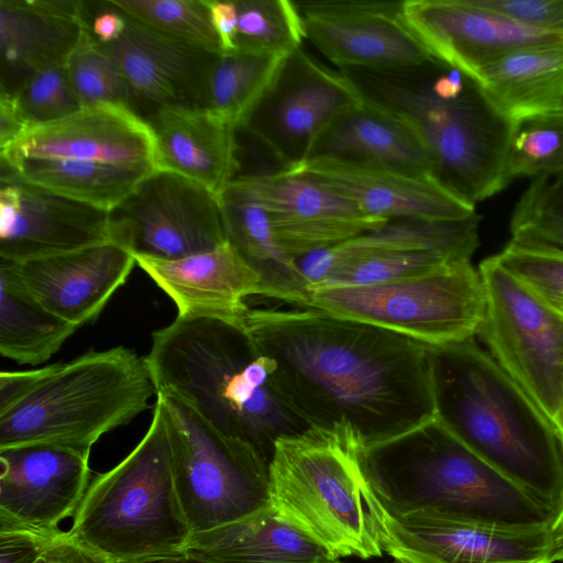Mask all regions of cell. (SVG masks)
Segmentation results:
<instances>
[{
    "instance_id": "8fae6325",
    "label": "cell",
    "mask_w": 563,
    "mask_h": 563,
    "mask_svg": "<svg viewBox=\"0 0 563 563\" xmlns=\"http://www.w3.org/2000/svg\"><path fill=\"white\" fill-rule=\"evenodd\" d=\"M488 353L552 421L563 399V314L494 256L479 265Z\"/></svg>"
},
{
    "instance_id": "7dc6e473",
    "label": "cell",
    "mask_w": 563,
    "mask_h": 563,
    "mask_svg": "<svg viewBox=\"0 0 563 563\" xmlns=\"http://www.w3.org/2000/svg\"><path fill=\"white\" fill-rule=\"evenodd\" d=\"M29 129L14 96L0 92V152L12 145Z\"/></svg>"
},
{
    "instance_id": "60d3db41",
    "label": "cell",
    "mask_w": 563,
    "mask_h": 563,
    "mask_svg": "<svg viewBox=\"0 0 563 563\" xmlns=\"http://www.w3.org/2000/svg\"><path fill=\"white\" fill-rule=\"evenodd\" d=\"M494 258L549 303L563 299V252L509 241Z\"/></svg>"
},
{
    "instance_id": "e0dca14e",
    "label": "cell",
    "mask_w": 563,
    "mask_h": 563,
    "mask_svg": "<svg viewBox=\"0 0 563 563\" xmlns=\"http://www.w3.org/2000/svg\"><path fill=\"white\" fill-rule=\"evenodd\" d=\"M382 548L400 563H552L550 527L510 528L382 507Z\"/></svg>"
},
{
    "instance_id": "74e56055",
    "label": "cell",
    "mask_w": 563,
    "mask_h": 563,
    "mask_svg": "<svg viewBox=\"0 0 563 563\" xmlns=\"http://www.w3.org/2000/svg\"><path fill=\"white\" fill-rule=\"evenodd\" d=\"M512 242L563 252V172L537 177L517 202Z\"/></svg>"
},
{
    "instance_id": "4fadbf2b",
    "label": "cell",
    "mask_w": 563,
    "mask_h": 563,
    "mask_svg": "<svg viewBox=\"0 0 563 563\" xmlns=\"http://www.w3.org/2000/svg\"><path fill=\"white\" fill-rule=\"evenodd\" d=\"M109 213L112 241L133 256L173 261L228 241L221 198L168 170L154 168Z\"/></svg>"
},
{
    "instance_id": "f1b7e54d",
    "label": "cell",
    "mask_w": 563,
    "mask_h": 563,
    "mask_svg": "<svg viewBox=\"0 0 563 563\" xmlns=\"http://www.w3.org/2000/svg\"><path fill=\"white\" fill-rule=\"evenodd\" d=\"M86 30L33 0H0V92L14 95L35 73L65 64Z\"/></svg>"
},
{
    "instance_id": "d6a6232c",
    "label": "cell",
    "mask_w": 563,
    "mask_h": 563,
    "mask_svg": "<svg viewBox=\"0 0 563 563\" xmlns=\"http://www.w3.org/2000/svg\"><path fill=\"white\" fill-rule=\"evenodd\" d=\"M0 354L19 364L46 362L79 328L60 319L0 273Z\"/></svg>"
},
{
    "instance_id": "d590c367",
    "label": "cell",
    "mask_w": 563,
    "mask_h": 563,
    "mask_svg": "<svg viewBox=\"0 0 563 563\" xmlns=\"http://www.w3.org/2000/svg\"><path fill=\"white\" fill-rule=\"evenodd\" d=\"M128 18L173 41L221 53L207 0H108Z\"/></svg>"
},
{
    "instance_id": "836d02e7",
    "label": "cell",
    "mask_w": 563,
    "mask_h": 563,
    "mask_svg": "<svg viewBox=\"0 0 563 563\" xmlns=\"http://www.w3.org/2000/svg\"><path fill=\"white\" fill-rule=\"evenodd\" d=\"M283 59L284 57L221 52L209 77L207 109L228 120L239 131Z\"/></svg>"
},
{
    "instance_id": "4dcf8cb0",
    "label": "cell",
    "mask_w": 563,
    "mask_h": 563,
    "mask_svg": "<svg viewBox=\"0 0 563 563\" xmlns=\"http://www.w3.org/2000/svg\"><path fill=\"white\" fill-rule=\"evenodd\" d=\"M221 205L227 240L260 276L262 296L305 307L311 284L278 244L265 209L231 184L221 195Z\"/></svg>"
},
{
    "instance_id": "3957f363",
    "label": "cell",
    "mask_w": 563,
    "mask_h": 563,
    "mask_svg": "<svg viewBox=\"0 0 563 563\" xmlns=\"http://www.w3.org/2000/svg\"><path fill=\"white\" fill-rule=\"evenodd\" d=\"M429 352L437 418L558 516L563 440L553 421L474 339L429 346Z\"/></svg>"
},
{
    "instance_id": "9a60e30c",
    "label": "cell",
    "mask_w": 563,
    "mask_h": 563,
    "mask_svg": "<svg viewBox=\"0 0 563 563\" xmlns=\"http://www.w3.org/2000/svg\"><path fill=\"white\" fill-rule=\"evenodd\" d=\"M305 38L340 69H396L432 56L402 16V1H294Z\"/></svg>"
},
{
    "instance_id": "52a82bcc",
    "label": "cell",
    "mask_w": 563,
    "mask_h": 563,
    "mask_svg": "<svg viewBox=\"0 0 563 563\" xmlns=\"http://www.w3.org/2000/svg\"><path fill=\"white\" fill-rule=\"evenodd\" d=\"M351 429L310 428L275 442L271 505L339 558H379L382 505L363 474Z\"/></svg>"
},
{
    "instance_id": "7a4b0ae2",
    "label": "cell",
    "mask_w": 563,
    "mask_h": 563,
    "mask_svg": "<svg viewBox=\"0 0 563 563\" xmlns=\"http://www.w3.org/2000/svg\"><path fill=\"white\" fill-rule=\"evenodd\" d=\"M362 100L409 128L434 165V179L475 206L505 188L512 129L481 84L434 57L396 69H340Z\"/></svg>"
},
{
    "instance_id": "30bf717a",
    "label": "cell",
    "mask_w": 563,
    "mask_h": 563,
    "mask_svg": "<svg viewBox=\"0 0 563 563\" xmlns=\"http://www.w3.org/2000/svg\"><path fill=\"white\" fill-rule=\"evenodd\" d=\"M169 437L176 493L192 533L271 506L268 465L247 443L228 437L190 405L158 391Z\"/></svg>"
},
{
    "instance_id": "816d5d0a",
    "label": "cell",
    "mask_w": 563,
    "mask_h": 563,
    "mask_svg": "<svg viewBox=\"0 0 563 563\" xmlns=\"http://www.w3.org/2000/svg\"><path fill=\"white\" fill-rule=\"evenodd\" d=\"M550 305L553 306L556 310H559L563 314V299H560Z\"/></svg>"
},
{
    "instance_id": "5bb4252c",
    "label": "cell",
    "mask_w": 563,
    "mask_h": 563,
    "mask_svg": "<svg viewBox=\"0 0 563 563\" xmlns=\"http://www.w3.org/2000/svg\"><path fill=\"white\" fill-rule=\"evenodd\" d=\"M361 101L341 70L321 64L301 45L284 57L239 131L268 150L279 168L289 169L308 158L318 135L339 114Z\"/></svg>"
},
{
    "instance_id": "5b68a950",
    "label": "cell",
    "mask_w": 563,
    "mask_h": 563,
    "mask_svg": "<svg viewBox=\"0 0 563 563\" xmlns=\"http://www.w3.org/2000/svg\"><path fill=\"white\" fill-rule=\"evenodd\" d=\"M363 474L389 514L510 528L551 527L556 515L461 442L437 418L360 450Z\"/></svg>"
},
{
    "instance_id": "ee69618b",
    "label": "cell",
    "mask_w": 563,
    "mask_h": 563,
    "mask_svg": "<svg viewBox=\"0 0 563 563\" xmlns=\"http://www.w3.org/2000/svg\"><path fill=\"white\" fill-rule=\"evenodd\" d=\"M126 26V16L108 0L93 1L90 32L100 44L118 40Z\"/></svg>"
},
{
    "instance_id": "1f68e13d",
    "label": "cell",
    "mask_w": 563,
    "mask_h": 563,
    "mask_svg": "<svg viewBox=\"0 0 563 563\" xmlns=\"http://www.w3.org/2000/svg\"><path fill=\"white\" fill-rule=\"evenodd\" d=\"M0 179H18L110 212L154 167L68 158H30L0 165Z\"/></svg>"
},
{
    "instance_id": "f907efd6",
    "label": "cell",
    "mask_w": 563,
    "mask_h": 563,
    "mask_svg": "<svg viewBox=\"0 0 563 563\" xmlns=\"http://www.w3.org/2000/svg\"><path fill=\"white\" fill-rule=\"evenodd\" d=\"M553 423L555 424V427L559 430V432L562 437V440H563V399H562L560 409L558 411V415L553 420Z\"/></svg>"
},
{
    "instance_id": "d6986e66",
    "label": "cell",
    "mask_w": 563,
    "mask_h": 563,
    "mask_svg": "<svg viewBox=\"0 0 563 563\" xmlns=\"http://www.w3.org/2000/svg\"><path fill=\"white\" fill-rule=\"evenodd\" d=\"M405 22L429 54L476 79L482 67L518 48L563 42L489 11L475 0H406Z\"/></svg>"
},
{
    "instance_id": "83f0119b",
    "label": "cell",
    "mask_w": 563,
    "mask_h": 563,
    "mask_svg": "<svg viewBox=\"0 0 563 563\" xmlns=\"http://www.w3.org/2000/svg\"><path fill=\"white\" fill-rule=\"evenodd\" d=\"M184 550L210 563H330L339 558L272 505L232 523L192 533Z\"/></svg>"
},
{
    "instance_id": "f5cc1de1",
    "label": "cell",
    "mask_w": 563,
    "mask_h": 563,
    "mask_svg": "<svg viewBox=\"0 0 563 563\" xmlns=\"http://www.w3.org/2000/svg\"><path fill=\"white\" fill-rule=\"evenodd\" d=\"M38 563H48L46 554L44 555V558L42 560L38 561Z\"/></svg>"
},
{
    "instance_id": "7bdbcfd3",
    "label": "cell",
    "mask_w": 563,
    "mask_h": 563,
    "mask_svg": "<svg viewBox=\"0 0 563 563\" xmlns=\"http://www.w3.org/2000/svg\"><path fill=\"white\" fill-rule=\"evenodd\" d=\"M489 11L525 25L563 34V0H475Z\"/></svg>"
},
{
    "instance_id": "f6af8a7d",
    "label": "cell",
    "mask_w": 563,
    "mask_h": 563,
    "mask_svg": "<svg viewBox=\"0 0 563 563\" xmlns=\"http://www.w3.org/2000/svg\"><path fill=\"white\" fill-rule=\"evenodd\" d=\"M48 563H113L74 540L67 532L55 539L46 552Z\"/></svg>"
},
{
    "instance_id": "7402d4cb",
    "label": "cell",
    "mask_w": 563,
    "mask_h": 563,
    "mask_svg": "<svg viewBox=\"0 0 563 563\" xmlns=\"http://www.w3.org/2000/svg\"><path fill=\"white\" fill-rule=\"evenodd\" d=\"M154 134L146 120L129 107L99 103L30 128L0 152V165L30 158H68L154 167Z\"/></svg>"
},
{
    "instance_id": "bcb514c9",
    "label": "cell",
    "mask_w": 563,
    "mask_h": 563,
    "mask_svg": "<svg viewBox=\"0 0 563 563\" xmlns=\"http://www.w3.org/2000/svg\"><path fill=\"white\" fill-rule=\"evenodd\" d=\"M210 16L221 44V52L234 51L236 11L233 0H207Z\"/></svg>"
},
{
    "instance_id": "db71d44e",
    "label": "cell",
    "mask_w": 563,
    "mask_h": 563,
    "mask_svg": "<svg viewBox=\"0 0 563 563\" xmlns=\"http://www.w3.org/2000/svg\"><path fill=\"white\" fill-rule=\"evenodd\" d=\"M330 563H341V562H338V561H333V562H330Z\"/></svg>"
},
{
    "instance_id": "9c48e42d",
    "label": "cell",
    "mask_w": 563,
    "mask_h": 563,
    "mask_svg": "<svg viewBox=\"0 0 563 563\" xmlns=\"http://www.w3.org/2000/svg\"><path fill=\"white\" fill-rule=\"evenodd\" d=\"M305 307L437 347L478 333L486 296L479 272L465 261L385 283L311 287Z\"/></svg>"
},
{
    "instance_id": "6da1fadb",
    "label": "cell",
    "mask_w": 563,
    "mask_h": 563,
    "mask_svg": "<svg viewBox=\"0 0 563 563\" xmlns=\"http://www.w3.org/2000/svg\"><path fill=\"white\" fill-rule=\"evenodd\" d=\"M242 322L269 363L275 393L308 429L346 427L367 449L437 415L422 343L306 307H249Z\"/></svg>"
},
{
    "instance_id": "484cf974",
    "label": "cell",
    "mask_w": 563,
    "mask_h": 563,
    "mask_svg": "<svg viewBox=\"0 0 563 563\" xmlns=\"http://www.w3.org/2000/svg\"><path fill=\"white\" fill-rule=\"evenodd\" d=\"M154 167L192 179L221 198L238 177V129L209 109L164 108L148 120Z\"/></svg>"
},
{
    "instance_id": "d4e9b609",
    "label": "cell",
    "mask_w": 563,
    "mask_h": 563,
    "mask_svg": "<svg viewBox=\"0 0 563 563\" xmlns=\"http://www.w3.org/2000/svg\"><path fill=\"white\" fill-rule=\"evenodd\" d=\"M134 258L175 302L178 316L218 317L243 324L246 298L263 294L260 276L229 241L179 260Z\"/></svg>"
},
{
    "instance_id": "ac0fdd59",
    "label": "cell",
    "mask_w": 563,
    "mask_h": 563,
    "mask_svg": "<svg viewBox=\"0 0 563 563\" xmlns=\"http://www.w3.org/2000/svg\"><path fill=\"white\" fill-rule=\"evenodd\" d=\"M0 258L26 262L113 242L110 213L18 180L0 179Z\"/></svg>"
},
{
    "instance_id": "f35d334b",
    "label": "cell",
    "mask_w": 563,
    "mask_h": 563,
    "mask_svg": "<svg viewBox=\"0 0 563 563\" xmlns=\"http://www.w3.org/2000/svg\"><path fill=\"white\" fill-rule=\"evenodd\" d=\"M64 66L70 89L81 108L117 103L133 110L126 81L90 30L85 31Z\"/></svg>"
},
{
    "instance_id": "277c9868",
    "label": "cell",
    "mask_w": 563,
    "mask_h": 563,
    "mask_svg": "<svg viewBox=\"0 0 563 563\" xmlns=\"http://www.w3.org/2000/svg\"><path fill=\"white\" fill-rule=\"evenodd\" d=\"M145 361L157 393L180 397L218 431L250 444L267 465L279 438L308 429L275 393L269 363L243 324L177 316L152 333Z\"/></svg>"
},
{
    "instance_id": "b9f144b4",
    "label": "cell",
    "mask_w": 563,
    "mask_h": 563,
    "mask_svg": "<svg viewBox=\"0 0 563 563\" xmlns=\"http://www.w3.org/2000/svg\"><path fill=\"white\" fill-rule=\"evenodd\" d=\"M62 532H44L0 515V563H38Z\"/></svg>"
},
{
    "instance_id": "e575fe53",
    "label": "cell",
    "mask_w": 563,
    "mask_h": 563,
    "mask_svg": "<svg viewBox=\"0 0 563 563\" xmlns=\"http://www.w3.org/2000/svg\"><path fill=\"white\" fill-rule=\"evenodd\" d=\"M236 53L285 57L302 45L305 32L294 1L233 0Z\"/></svg>"
},
{
    "instance_id": "ab89813d",
    "label": "cell",
    "mask_w": 563,
    "mask_h": 563,
    "mask_svg": "<svg viewBox=\"0 0 563 563\" xmlns=\"http://www.w3.org/2000/svg\"><path fill=\"white\" fill-rule=\"evenodd\" d=\"M13 96L30 128L55 122L81 109L70 89L64 64L35 73Z\"/></svg>"
},
{
    "instance_id": "ba28073f",
    "label": "cell",
    "mask_w": 563,
    "mask_h": 563,
    "mask_svg": "<svg viewBox=\"0 0 563 563\" xmlns=\"http://www.w3.org/2000/svg\"><path fill=\"white\" fill-rule=\"evenodd\" d=\"M67 533L113 563L185 549L192 531L176 493L158 398L143 439L89 484Z\"/></svg>"
},
{
    "instance_id": "4316f807",
    "label": "cell",
    "mask_w": 563,
    "mask_h": 563,
    "mask_svg": "<svg viewBox=\"0 0 563 563\" xmlns=\"http://www.w3.org/2000/svg\"><path fill=\"white\" fill-rule=\"evenodd\" d=\"M309 158L374 165L434 179L433 162L418 136L363 100L339 114L318 135Z\"/></svg>"
},
{
    "instance_id": "ffe728a7",
    "label": "cell",
    "mask_w": 563,
    "mask_h": 563,
    "mask_svg": "<svg viewBox=\"0 0 563 563\" xmlns=\"http://www.w3.org/2000/svg\"><path fill=\"white\" fill-rule=\"evenodd\" d=\"M99 45L119 68L133 110L144 120L164 108L207 109L209 77L220 53L173 41L128 16L121 36Z\"/></svg>"
},
{
    "instance_id": "11a10c76",
    "label": "cell",
    "mask_w": 563,
    "mask_h": 563,
    "mask_svg": "<svg viewBox=\"0 0 563 563\" xmlns=\"http://www.w3.org/2000/svg\"><path fill=\"white\" fill-rule=\"evenodd\" d=\"M395 563H400V562L396 561Z\"/></svg>"
},
{
    "instance_id": "681fc988",
    "label": "cell",
    "mask_w": 563,
    "mask_h": 563,
    "mask_svg": "<svg viewBox=\"0 0 563 563\" xmlns=\"http://www.w3.org/2000/svg\"><path fill=\"white\" fill-rule=\"evenodd\" d=\"M552 563H563V508L550 527Z\"/></svg>"
},
{
    "instance_id": "44dd1931",
    "label": "cell",
    "mask_w": 563,
    "mask_h": 563,
    "mask_svg": "<svg viewBox=\"0 0 563 563\" xmlns=\"http://www.w3.org/2000/svg\"><path fill=\"white\" fill-rule=\"evenodd\" d=\"M135 264L128 250L109 242L20 263L0 260V273L49 312L80 328L98 319Z\"/></svg>"
},
{
    "instance_id": "2e32d148",
    "label": "cell",
    "mask_w": 563,
    "mask_h": 563,
    "mask_svg": "<svg viewBox=\"0 0 563 563\" xmlns=\"http://www.w3.org/2000/svg\"><path fill=\"white\" fill-rule=\"evenodd\" d=\"M231 185L265 209L275 239L296 261L390 221L365 214L347 199L298 172L279 168L242 175Z\"/></svg>"
},
{
    "instance_id": "c3c4849f",
    "label": "cell",
    "mask_w": 563,
    "mask_h": 563,
    "mask_svg": "<svg viewBox=\"0 0 563 563\" xmlns=\"http://www.w3.org/2000/svg\"><path fill=\"white\" fill-rule=\"evenodd\" d=\"M117 563H210L185 550L150 555Z\"/></svg>"
},
{
    "instance_id": "8992f818",
    "label": "cell",
    "mask_w": 563,
    "mask_h": 563,
    "mask_svg": "<svg viewBox=\"0 0 563 563\" xmlns=\"http://www.w3.org/2000/svg\"><path fill=\"white\" fill-rule=\"evenodd\" d=\"M145 357L115 346L68 362L0 373V449L47 443L89 453L104 434L148 409Z\"/></svg>"
},
{
    "instance_id": "f546056e",
    "label": "cell",
    "mask_w": 563,
    "mask_h": 563,
    "mask_svg": "<svg viewBox=\"0 0 563 563\" xmlns=\"http://www.w3.org/2000/svg\"><path fill=\"white\" fill-rule=\"evenodd\" d=\"M476 80L511 122L563 113V42L509 52L482 67Z\"/></svg>"
},
{
    "instance_id": "603a6c76",
    "label": "cell",
    "mask_w": 563,
    "mask_h": 563,
    "mask_svg": "<svg viewBox=\"0 0 563 563\" xmlns=\"http://www.w3.org/2000/svg\"><path fill=\"white\" fill-rule=\"evenodd\" d=\"M89 455L47 443L0 449V515L59 533L58 523L76 512L89 486Z\"/></svg>"
},
{
    "instance_id": "7c38bea8",
    "label": "cell",
    "mask_w": 563,
    "mask_h": 563,
    "mask_svg": "<svg viewBox=\"0 0 563 563\" xmlns=\"http://www.w3.org/2000/svg\"><path fill=\"white\" fill-rule=\"evenodd\" d=\"M476 213L456 221L390 220L385 225L303 256L311 287L360 286L422 275L471 261L478 246Z\"/></svg>"
},
{
    "instance_id": "8d00e7d4",
    "label": "cell",
    "mask_w": 563,
    "mask_h": 563,
    "mask_svg": "<svg viewBox=\"0 0 563 563\" xmlns=\"http://www.w3.org/2000/svg\"><path fill=\"white\" fill-rule=\"evenodd\" d=\"M563 172V113L537 115L512 122L504 169L505 187L518 177H540Z\"/></svg>"
},
{
    "instance_id": "cb8c5ba5",
    "label": "cell",
    "mask_w": 563,
    "mask_h": 563,
    "mask_svg": "<svg viewBox=\"0 0 563 563\" xmlns=\"http://www.w3.org/2000/svg\"><path fill=\"white\" fill-rule=\"evenodd\" d=\"M288 170L309 176L365 214L385 220L456 221L476 213L475 206L434 179L379 166L309 158Z\"/></svg>"
}]
</instances>
